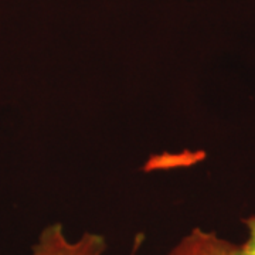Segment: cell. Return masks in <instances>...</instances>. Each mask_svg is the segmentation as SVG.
<instances>
[{"label":"cell","instance_id":"obj_1","mask_svg":"<svg viewBox=\"0 0 255 255\" xmlns=\"http://www.w3.org/2000/svg\"><path fill=\"white\" fill-rule=\"evenodd\" d=\"M107 241L100 234L84 233L78 241H70L60 223L43 230L38 243L33 247V255H104Z\"/></svg>","mask_w":255,"mask_h":255},{"label":"cell","instance_id":"obj_2","mask_svg":"<svg viewBox=\"0 0 255 255\" xmlns=\"http://www.w3.org/2000/svg\"><path fill=\"white\" fill-rule=\"evenodd\" d=\"M169 255H241V247L220 238L213 231L194 228Z\"/></svg>","mask_w":255,"mask_h":255},{"label":"cell","instance_id":"obj_3","mask_svg":"<svg viewBox=\"0 0 255 255\" xmlns=\"http://www.w3.org/2000/svg\"><path fill=\"white\" fill-rule=\"evenodd\" d=\"M244 226L248 230V238L244 244H241V255H255V216L243 220Z\"/></svg>","mask_w":255,"mask_h":255},{"label":"cell","instance_id":"obj_4","mask_svg":"<svg viewBox=\"0 0 255 255\" xmlns=\"http://www.w3.org/2000/svg\"><path fill=\"white\" fill-rule=\"evenodd\" d=\"M143 234H137L136 238H135V241H133V247H132V253L130 255H136L137 250L142 247V243H143Z\"/></svg>","mask_w":255,"mask_h":255}]
</instances>
